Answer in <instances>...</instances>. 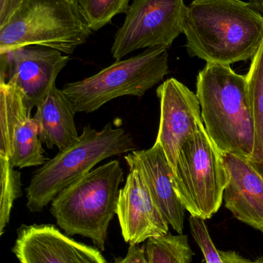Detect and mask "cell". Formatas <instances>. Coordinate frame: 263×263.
Returning <instances> with one entry per match:
<instances>
[{
  "instance_id": "obj_1",
  "label": "cell",
  "mask_w": 263,
  "mask_h": 263,
  "mask_svg": "<svg viewBox=\"0 0 263 263\" xmlns=\"http://www.w3.org/2000/svg\"><path fill=\"white\" fill-rule=\"evenodd\" d=\"M188 55L207 63L253 60L263 41V15L242 0H193L183 21Z\"/></svg>"
},
{
  "instance_id": "obj_2",
  "label": "cell",
  "mask_w": 263,
  "mask_h": 263,
  "mask_svg": "<svg viewBox=\"0 0 263 263\" xmlns=\"http://www.w3.org/2000/svg\"><path fill=\"white\" fill-rule=\"evenodd\" d=\"M196 95L204 127L216 146L250 162L255 132L247 76L230 65L207 63L198 74Z\"/></svg>"
},
{
  "instance_id": "obj_3",
  "label": "cell",
  "mask_w": 263,
  "mask_h": 263,
  "mask_svg": "<svg viewBox=\"0 0 263 263\" xmlns=\"http://www.w3.org/2000/svg\"><path fill=\"white\" fill-rule=\"evenodd\" d=\"M124 177L120 162L111 160L68 185L51 202L50 213L58 227L68 236L89 238L104 251Z\"/></svg>"
},
{
  "instance_id": "obj_4",
  "label": "cell",
  "mask_w": 263,
  "mask_h": 263,
  "mask_svg": "<svg viewBox=\"0 0 263 263\" xmlns=\"http://www.w3.org/2000/svg\"><path fill=\"white\" fill-rule=\"evenodd\" d=\"M137 150L132 138L123 128L108 123L101 130L90 126L69 146L34 172L26 188V206L40 213L64 190L91 171L99 162Z\"/></svg>"
},
{
  "instance_id": "obj_5",
  "label": "cell",
  "mask_w": 263,
  "mask_h": 263,
  "mask_svg": "<svg viewBox=\"0 0 263 263\" xmlns=\"http://www.w3.org/2000/svg\"><path fill=\"white\" fill-rule=\"evenodd\" d=\"M92 32L76 0H24L0 26V53L38 46L71 55Z\"/></svg>"
},
{
  "instance_id": "obj_6",
  "label": "cell",
  "mask_w": 263,
  "mask_h": 263,
  "mask_svg": "<svg viewBox=\"0 0 263 263\" xmlns=\"http://www.w3.org/2000/svg\"><path fill=\"white\" fill-rule=\"evenodd\" d=\"M168 72V49L149 48L131 58L117 60L95 75L67 83L62 90L76 112L91 114L118 97H144Z\"/></svg>"
},
{
  "instance_id": "obj_7",
  "label": "cell",
  "mask_w": 263,
  "mask_h": 263,
  "mask_svg": "<svg viewBox=\"0 0 263 263\" xmlns=\"http://www.w3.org/2000/svg\"><path fill=\"white\" fill-rule=\"evenodd\" d=\"M171 178L178 197L191 216L207 220L219 211L228 181L226 168L223 154L203 123L181 148Z\"/></svg>"
},
{
  "instance_id": "obj_8",
  "label": "cell",
  "mask_w": 263,
  "mask_h": 263,
  "mask_svg": "<svg viewBox=\"0 0 263 263\" xmlns=\"http://www.w3.org/2000/svg\"><path fill=\"white\" fill-rule=\"evenodd\" d=\"M184 0H133L114 35L111 54L120 60L141 49L171 47L183 33Z\"/></svg>"
},
{
  "instance_id": "obj_9",
  "label": "cell",
  "mask_w": 263,
  "mask_h": 263,
  "mask_svg": "<svg viewBox=\"0 0 263 263\" xmlns=\"http://www.w3.org/2000/svg\"><path fill=\"white\" fill-rule=\"evenodd\" d=\"M31 112L23 91L12 82L0 80V154L15 168L40 166L49 160Z\"/></svg>"
},
{
  "instance_id": "obj_10",
  "label": "cell",
  "mask_w": 263,
  "mask_h": 263,
  "mask_svg": "<svg viewBox=\"0 0 263 263\" xmlns=\"http://www.w3.org/2000/svg\"><path fill=\"white\" fill-rule=\"evenodd\" d=\"M69 60V55L60 51L43 46H23L2 52L0 80L15 83L32 110L56 86L59 73Z\"/></svg>"
},
{
  "instance_id": "obj_11",
  "label": "cell",
  "mask_w": 263,
  "mask_h": 263,
  "mask_svg": "<svg viewBox=\"0 0 263 263\" xmlns=\"http://www.w3.org/2000/svg\"><path fill=\"white\" fill-rule=\"evenodd\" d=\"M160 103V121L156 142L163 148L171 170L179 151L202 123L196 93L174 78L164 81L156 90Z\"/></svg>"
},
{
  "instance_id": "obj_12",
  "label": "cell",
  "mask_w": 263,
  "mask_h": 263,
  "mask_svg": "<svg viewBox=\"0 0 263 263\" xmlns=\"http://www.w3.org/2000/svg\"><path fill=\"white\" fill-rule=\"evenodd\" d=\"M12 252L20 263H108L100 250L77 242L55 226H22Z\"/></svg>"
},
{
  "instance_id": "obj_13",
  "label": "cell",
  "mask_w": 263,
  "mask_h": 263,
  "mask_svg": "<svg viewBox=\"0 0 263 263\" xmlns=\"http://www.w3.org/2000/svg\"><path fill=\"white\" fill-rule=\"evenodd\" d=\"M129 173L120 189L116 215L121 234L130 245L169 233V224L157 207L134 165L128 164Z\"/></svg>"
},
{
  "instance_id": "obj_14",
  "label": "cell",
  "mask_w": 263,
  "mask_h": 263,
  "mask_svg": "<svg viewBox=\"0 0 263 263\" xmlns=\"http://www.w3.org/2000/svg\"><path fill=\"white\" fill-rule=\"evenodd\" d=\"M127 164L140 173L153 199L170 227L182 234L185 227V207L172 184V170L160 144L154 142L148 149L134 150L125 156Z\"/></svg>"
},
{
  "instance_id": "obj_15",
  "label": "cell",
  "mask_w": 263,
  "mask_h": 263,
  "mask_svg": "<svg viewBox=\"0 0 263 263\" xmlns=\"http://www.w3.org/2000/svg\"><path fill=\"white\" fill-rule=\"evenodd\" d=\"M226 168L225 207L238 220L263 233V178L247 159L223 154Z\"/></svg>"
},
{
  "instance_id": "obj_16",
  "label": "cell",
  "mask_w": 263,
  "mask_h": 263,
  "mask_svg": "<svg viewBox=\"0 0 263 263\" xmlns=\"http://www.w3.org/2000/svg\"><path fill=\"white\" fill-rule=\"evenodd\" d=\"M33 119L39 128L42 142L48 148L64 149L78 138L77 114L69 97L54 86L37 106Z\"/></svg>"
},
{
  "instance_id": "obj_17",
  "label": "cell",
  "mask_w": 263,
  "mask_h": 263,
  "mask_svg": "<svg viewBox=\"0 0 263 263\" xmlns=\"http://www.w3.org/2000/svg\"><path fill=\"white\" fill-rule=\"evenodd\" d=\"M246 76L255 132L254 153L250 162L263 178V41Z\"/></svg>"
},
{
  "instance_id": "obj_18",
  "label": "cell",
  "mask_w": 263,
  "mask_h": 263,
  "mask_svg": "<svg viewBox=\"0 0 263 263\" xmlns=\"http://www.w3.org/2000/svg\"><path fill=\"white\" fill-rule=\"evenodd\" d=\"M145 248L149 263H191L194 256L188 236L184 234L151 238Z\"/></svg>"
},
{
  "instance_id": "obj_19",
  "label": "cell",
  "mask_w": 263,
  "mask_h": 263,
  "mask_svg": "<svg viewBox=\"0 0 263 263\" xmlns=\"http://www.w3.org/2000/svg\"><path fill=\"white\" fill-rule=\"evenodd\" d=\"M1 196H0V236L10 219L14 202L22 196L21 175L12 165L9 158L0 154Z\"/></svg>"
},
{
  "instance_id": "obj_20",
  "label": "cell",
  "mask_w": 263,
  "mask_h": 263,
  "mask_svg": "<svg viewBox=\"0 0 263 263\" xmlns=\"http://www.w3.org/2000/svg\"><path fill=\"white\" fill-rule=\"evenodd\" d=\"M88 26L98 31L117 15L126 13L130 0H76Z\"/></svg>"
},
{
  "instance_id": "obj_21",
  "label": "cell",
  "mask_w": 263,
  "mask_h": 263,
  "mask_svg": "<svg viewBox=\"0 0 263 263\" xmlns=\"http://www.w3.org/2000/svg\"><path fill=\"white\" fill-rule=\"evenodd\" d=\"M189 225L191 236L203 254L205 263H223L210 236L205 220L190 216Z\"/></svg>"
},
{
  "instance_id": "obj_22",
  "label": "cell",
  "mask_w": 263,
  "mask_h": 263,
  "mask_svg": "<svg viewBox=\"0 0 263 263\" xmlns=\"http://www.w3.org/2000/svg\"><path fill=\"white\" fill-rule=\"evenodd\" d=\"M113 263H149L146 248L138 245H130L126 256L117 258Z\"/></svg>"
},
{
  "instance_id": "obj_23",
  "label": "cell",
  "mask_w": 263,
  "mask_h": 263,
  "mask_svg": "<svg viewBox=\"0 0 263 263\" xmlns=\"http://www.w3.org/2000/svg\"><path fill=\"white\" fill-rule=\"evenodd\" d=\"M24 0H0V26H3Z\"/></svg>"
},
{
  "instance_id": "obj_24",
  "label": "cell",
  "mask_w": 263,
  "mask_h": 263,
  "mask_svg": "<svg viewBox=\"0 0 263 263\" xmlns=\"http://www.w3.org/2000/svg\"><path fill=\"white\" fill-rule=\"evenodd\" d=\"M221 259L223 263H251V261L241 256L234 251H219Z\"/></svg>"
},
{
  "instance_id": "obj_25",
  "label": "cell",
  "mask_w": 263,
  "mask_h": 263,
  "mask_svg": "<svg viewBox=\"0 0 263 263\" xmlns=\"http://www.w3.org/2000/svg\"><path fill=\"white\" fill-rule=\"evenodd\" d=\"M251 3L261 13L263 14V0H250Z\"/></svg>"
},
{
  "instance_id": "obj_26",
  "label": "cell",
  "mask_w": 263,
  "mask_h": 263,
  "mask_svg": "<svg viewBox=\"0 0 263 263\" xmlns=\"http://www.w3.org/2000/svg\"><path fill=\"white\" fill-rule=\"evenodd\" d=\"M251 263H263V257L258 258L254 261H251Z\"/></svg>"
}]
</instances>
